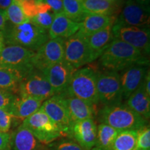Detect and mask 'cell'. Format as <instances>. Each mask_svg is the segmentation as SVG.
<instances>
[{
    "instance_id": "cell-3",
    "label": "cell",
    "mask_w": 150,
    "mask_h": 150,
    "mask_svg": "<svg viewBox=\"0 0 150 150\" xmlns=\"http://www.w3.org/2000/svg\"><path fill=\"white\" fill-rule=\"evenodd\" d=\"M99 120L119 131L138 130L147 125V120L126 104L104 106L99 113Z\"/></svg>"
},
{
    "instance_id": "cell-40",
    "label": "cell",
    "mask_w": 150,
    "mask_h": 150,
    "mask_svg": "<svg viewBox=\"0 0 150 150\" xmlns=\"http://www.w3.org/2000/svg\"><path fill=\"white\" fill-rule=\"evenodd\" d=\"M14 0H0V10L6 11L11 4L13 2Z\"/></svg>"
},
{
    "instance_id": "cell-37",
    "label": "cell",
    "mask_w": 150,
    "mask_h": 150,
    "mask_svg": "<svg viewBox=\"0 0 150 150\" xmlns=\"http://www.w3.org/2000/svg\"><path fill=\"white\" fill-rule=\"evenodd\" d=\"M11 135L8 133H4L0 131V150H9L10 146Z\"/></svg>"
},
{
    "instance_id": "cell-11",
    "label": "cell",
    "mask_w": 150,
    "mask_h": 150,
    "mask_svg": "<svg viewBox=\"0 0 150 150\" xmlns=\"http://www.w3.org/2000/svg\"><path fill=\"white\" fill-rule=\"evenodd\" d=\"M64 60L76 70L90 63L86 37L79 31L65 39Z\"/></svg>"
},
{
    "instance_id": "cell-4",
    "label": "cell",
    "mask_w": 150,
    "mask_h": 150,
    "mask_svg": "<svg viewBox=\"0 0 150 150\" xmlns=\"http://www.w3.org/2000/svg\"><path fill=\"white\" fill-rule=\"evenodd\" d=\"M97 72L92 67H86L76 70L67 89L63 93L77 97L92 105L99 103L97 91Z\"/></svg>"
},
{
    "instance_id": "cell-25",
    "label": "cell",
    "mask_w": 150,
    "mask_h": 150,
    "mask_svg": "<svg viewBox=\"0 0 150 150\" xmlns=\"http://www.w3.org/2000/svg\"><path fill=\"white\" fill-rule=\"evenodd\" d=\"M84 11L90 14L113 16L117 10V4L106 0H81Z\"/></svg>"
},
{
    "instance_id": "cell-8",
    "label": "cell",
    "mask_w": 150,
    "mask_h": 150,
    "mask_svg": "<svg viewBox=\"0 0 150 150\" xmlns=\"http://www.w3.org/2000/svg\"><path fill=\"white\" fill-rule=\"evenodd\" d=\"M18 94L20 97H32L42 102L56 95L42 72L35 68L22 80Z\"/></svg>"
},
{
    "instance_id": "cell-41",
    "label": "cell",
    "mask_w": 150,
    "mask_h": 150,
    "mask_svg": "<svg viewBox=\"0 0 150 150\" xmlns=\"http://www.w3.org/2000/svg\"><path fill=\"white\" fill-rule=\"evenodd\" d=\"M138 3H139L140 5L143 6L149 10V5H150V0H136Z\"/></svg>"
},
{
    "instance_id": "cell-27",
    "label": "cell",
    "mask_w": 150,
    "mask_h": 150,
    "mask_svg": "<svg viewBox=\"0 0 150 150\" xmlns=\"http://www.w3.org/2000/svg\"><path fill=\"white\" fill-rule=\"evenodd\" d=\"M136 139L137 130L119 131L114 140L111 150H135Z\"/></svg>"
},
{
    "instance_id": "cell-23",
    "label": "cell",
    "mask_w": 150,
    "mask_h": 150,
    "mask_svg": "<svg viewBox=\"0 0 150 150\" xmlns=\"http://www.w3.org/2000/svg\"><path fill=\"white\" fill-rule=\"evenodd\" d=\"M126 105L136 113L147 120L150 117V97L141 86L127 99Z\"/></svg>"
},
{
    "instance_id": "cell-39",
    "label": "cell",
    "mask_w": 150,
    "mask_h": 150,
    "mask_svg": "<svg viewBox=\"0 0 150 150\" xmlns=\"http://www.w3.org/2000/svg\"><path fill=\"white\" fill-rule=\"evenodd\" d=\"M7 22H8V20H7L6 16L5 11L0 10V36L6 27Z\"/></svg>"
},
{
    "instance_id": "cell-10",
    "label": "cell",
    "mask_w": 150,
    "mask_h": 150,
    "mask_svg": "<svg viewBox=\"0 0 150 150\" xmlns=\"http://www.w3.org/2000/svg\"><path fill=\"white\" fill-rule=\"evenodd\" d=\"M64 40L63 38L50 39L35 53L32 64L42 72L47 67L64 59Z\"/></svg>"
},
{
    "instance_id": "cell-28",
    "label": "cell",
    "mask_w": 150,
    "mask_h": 150,
    "mask_svg": "<svg viewBox=\"0 0 150 150\" xmlns=\"http://www.w3.org/2000/svg\"><path fill=\"white\" fill-rule=\"evenodd\" d=\"M63 7L65 16L78 23H81L88 14L84 11L81 0H63Z\"/></svg>"
},
{
    "instance_id": "cell-16",
    "label": "cell",
    "mask_w": 150,
    "mask_h": 150,
    "mask_svg": "<svg viewBox=\"0 0 150 150\" xmlns=\"http://www.w3.org/2000/svg\"><path fill=\"white\" fill-rule=\"evenodd\" d=\"M97 127L93 119H86L73 124L70 136L86 150H91L97 139Z\"/></svg>"
},
{
    "instance_id": "cell-1",
    "label": "cell",
    "mask_w": 150,
    "mask_h": 150,
    "mask_svg": "<svg viewBox=\"0 0 150 150\" xmlns=\"http://www.w3.org/2000/svg\"><path fill=\"white\" fill-rule=\"evenodd\" d=\"M99 63L105 70L119 72L131 65H149V59L140 50L113 38L99 57Z\"/></svg>"
},
{
    "instance_id": "cell-2",
    "label": "cell",
    "mask_w": 150,
    "mask_h": 150,
    "mask_svg": "<svg viewBox=\"0 0 150 150\" xmlns=\"http://www.w3.org/2000/svg\"><path fill=\"white\" fill-rule=\"evenodd\" d=\"M1 36L4 45L20 46L35 52L50 40L47 30L30 20L19 25H6Z\"/></svg>"
},
{
    "instance_id": "cell-32",
    "label": "cell",
    "mask_w": 150,
    "mask_h": 150,
    "mask_svg": "<svg viewBox=\"0 0 150 150\" xmlns=\"http://www.w3.org/2000/svg\"><path fill=\"white\" fill-rule=\"evenodd\" d=\"M16 1L21 6L24 15L28 19H31L38 13V3L35 0H28V1L16 0Z\"/></svg>"
},
{
    "instance_id": "cell-38",
    "label": "cell",
    "mask_w": 150,
    "mask_h": 150,
    "mask_svg": "<svg viewBox=\"0 0 150 150\" xmlns=\"http://www.w3.org/2000/svg\"><path fill=\"white\" fill-rule=\"evenodd\" d=\"M142 86L146 94L150 97V74L149 70H148L147 74L145 76V78L142 81Z\"/></svg>"
},
{
    "instance_id": "cell-15",
    "label": "cell",
    "mask_w": 150,
    "mask_h": 150,
    "mask_svg": "<svg viewBox=\"0 0 150 150\" xmlns=\"http://www.w3.org/2000/svg\"><path fill=\"white\" fill-rule=\"evenodd\" d=\"M148 66L149 65L147 64H136L120 71L119 74L122 99L127 100L131 94L141 86L149 70Z\"/></svg>"
},
{
    "instance_id": "cell-36",
    "label": "cell",
    "mask_w": 150,
    "mask_h": 150,
    "mask_svg": "<svg viewBox=\"0 0 150 150\" xmlns=\"http://www.w3.org/2000/svg\"><path fill=\"white\" fill-rule=\"evenodd\" d=\"M43 1L50 6L55 14L63 12V0H44Z\"/></svg>"
},
{
    "instance_id": "cell-13",
    "label": "cell",
    "mask_w": 150,
    "mask_h": 150,
    "mask_svg": "<svg viewBox=\"0 0 150 150\" xmlns=\"http://www.w3.org/2000/svg\"><path fill=\"white\" fill-rule=\"evenodd\" d=\"M76 69L64 59L42 71L56 95L63 93L67 89Z\"/></svg>"
},
{
    "instance_id": "cell-34",
    "label": "cell",
    "mask_w": 150,
    "mask_h": 150,
    "mask_svg": "<svg viewBox=\"0 0 150 150\" xmlns=\"http://www.w3.org/2000/svg\"><path fill=\"white\" fill-rule=\"evenodd\" d=\"M12 115L10 112L2 108H0V131L8 133L11 127L13 120Z\"/></svg>"
},
{
    "instance_id": "cell-18",
    "label": "cell",
    "mask_w": 150,
    "mask_h": 150,
    "mask_svg": "<svg viewBox=\"0 0 150 150\" xmlns=\"http://www.w3.org/2000/svg\"><path fill=\"white\" fill-rule=\"evenodd\" d=\"M113 24H110L98 32L86 37L89 52L90 63L100 57L113 39L112 33V27Z\"/></svg>"
},
{
    "instance_id": "cell-9",
    "label": "cell",
    "mask_w": 150,
    "mask_h": 150,
    "mask_svg": "<svg viewBox=\"0 0 150 150\" xmlns=\"http://www.w3.org/2000/svg\"><path fill=\"white\" fill-rule=\"evenodd\" d=\"M113 38L121 40L149 55L150 50L149 27H137L113 24L112 27Z\"/></svg>"
},
{
    "instance_id": "cell-33",
    "label": "cell",
    "mask_w": 150,
    "mask_h": 150,
    "mask_svg": "<svg viewBox=\"0 0 150 150\" xmlns=\"http://www.w3.org/2000/svg\"><path fill=\"white\" fill-rule=\"evenodd\" d=\"M16 96L11 92L0 88V108L9 112Z\"/></svg>"
},
{
    "instance_id": "cell-30",
    "label": "cell",
    "mask_w": 150,
    "mask_h": 150,
    "mask_svg": "<svg viewBox=\"0 0 150 150\" xmlns=\"http://www.w3.org/2000/svg\"><path fill=\"white\" fill-rule=\"evenodd\" d=\"M135 150H150V129L147 125L137 130Z\"/></svg>"
},
{
    "instance_id": "cell-20",
    "label": "cell",
    "mask_w": 150,
    "mask_h": 150,
    "mask_svg": "<svg viewBox=\"0 0 150 150\" xmlns=\"http://www.w3.org/2000/svg\"><path fill=\"white\" fill-rule=\"evenodd\" d=\"M42 101L29 97H20L17 95L9 112L13 118L23 122L40 109Z\"/></svg>"
},
{
    "instance_id": "cell-35",
    "label": "cell",
    "mask_w": 150,
    "mask_h": 150,
    "mask_svg": "<svg viewBox=\"0 0 150 150\" xmlns=\"http://www.w3.org/2000/svg\"><path fill=\"white\" fill-rule=\"evenodd\" d=\"M54 150H86L74 140L64 139L58 142Z\"/></svg>"
},
{
    "instance_id": "cell-17",
    "label": "cell",
    "mask_w": 150,
    "mask_h": 150,
    "mask_svg": "<svg viewBox=\"0 0 150 150\" xmlns=\"http://www.w3.org/2000/svg\"><path fill=\"white\" fill-rule=\"evenodd\" d=\"M59 95L63 97L64 100L72 125L75 122L91 118L93 119L95 114L93 105L89 104L83 99L70 96L65 93H61Z\"/></svg>"
},
{
    "instance_id": "cell-22",
    "label": "cell",
    "mask_w": 150,
    "mask_h": 150,
    "mask_svg": "<svg viewBox=\"0 0 150 150\" xmlns=\"http://www.w3.org/2000/svg\"><path fill=\"white\" fill-rule=\"evenodd\" d=\"M115 20L114 16L88 13L80 23L78 31L83 36L88 37L104 29L109 24H113Z\"/></svg>"
},
{
    "instance_id": "cell-29",
    "label": "cell",
    "mask_w": 150,
    "mask_h": 150,
    "mask_svg": "<svg viewBox=\"0 0 150 150\" xmlns=\"http://www.w3.org/2000/svg\"><path fill=\"white\" fill-rule=\"evenodd\" d=\"M5 14L7 20L13 25H19L29 20L24 15L21 6L16 0H14L10 6L5 11Z\"/></svg>"
},
{
    "instance_id": "cell-26",
    "label": "cell",
    "mask_w": 150,
    "mask_h": 150,
    "mask_svg": "<svg viewBox=\"0 0 150 150\" xmlns=\"http://www.w3.org/2000/svg\"><path fill=\"white\" fill-rule=\"evenodd\" d=\"M22 79L23 77L18 72L0 67V88L16 95Z\"/></svg>"
},
{
    "instance_id": "cell-7",
    "label": "cell",
    "mask_w": 150,
    "mask_h": 150,
    "mask_svg": "<svg viewBox=\"0 0 150 150\" xmlns=\"http://www.w3.org/2000/svg\"><path fill=\"white\" fill-rule=\"evenodd\" d=\"M97 91L99 102L104 106L121 104L122 97L119 72L106 70L97 73Z\"/></svg>"
},
{
    "instance_id": "cell-31",
    "label": "cell",
    "mask_w": 150,
    "mask_h": 150,
    "mask_svg": "<svg viewBox=\"0 0 150 150\" xmlns=\"http://www.w3.org/2000/svg\"><path fill=\"white\" fill-rule=\"evenodd\" d=\"M55 13L52 11H50L44 13H38L31 19H29L33 23L42 29L49 30L53 22Z\"/></svg>"
},
{
    "instance_id": "cell-5",
    "label": "cell",
    "mask_w": 150,
    "mask_h": 150,
    "mask_svg": "<svg viewBox=\"0 0 150 150\" xmlns=\"http://www.w3.org/2000/svg\"><path fill=\"white\" fill-rule=\"evenodd\" d=\"M22 125L33 133L39 142L43 144H50L67 135L40 108L26 118Z\"/></svg>"
},
{
    "instance_id": "cell-45",
    "label": "cell",
    "mask_w": 150,
    "mask_h": 150,
    "mask_svg": "<svg viewBox=\"0 0 150 150\" xmlns=\"http://www.w3.org/2000/svg\"><path fill=\"white\" fill-rule=\"evenodd\" d=\"M19 1H28V0H19Z\"/></svg>"
},
{
    "instance_id": "cell-14",
    "label": "cell",
    "mask_w": 150,
    "mask_h": 150,
    "mask_svg": "<svg viewBox=\"0 0 150 150\" xmlns=\"http://www.w3.org/2000/svg\"><path fill=\"white\" fill-rule=\"evenodd\" d=\"M40 109L70 136L72 122L64 100L61 95H55L44 101Z\"/></svg>"
},
{
    "instance_id": "cell-44",
    "label": "cell",
    "mask_w": 150,
    "mask_h": 150,
    "mask_svg": "<svg viewBox=\"0 0 150 150\" xmlns=\"http://www.w3.org/2000/svg\"><path fill=\"white\" fill-rule=\"evenodd\" d=\"M35 1H36V2H40V1H43L44 0H35Z\"/></svg>"
},
{
    "instance_id": "cell-19",
    "label": "cell",
    "mask_w": 150,
    "mask_h": 150,
    "mask_svg": "<svg viewBox=\"0 0 150 150\" xmlns=\"http://www.w3.org/2000/svg\"><path fill=\"white\" fill-rule=\"evenodd\" d=\"M80 28V23L68 18L64 13L55 14L51 27L48 30L50 39H66L75 34Z\"/></svg>"
},
{
    "instance_id": "cell-24",
    "label": "cell",
    "mask_w": 150,
    "mask_h": 150,
    "mask_svg": "<svg viewBox=\"0 0 150 150\" xmlns=\"http://www.w3.org/2000/svg\"><path fill=\"white\" fill-rule=\"evenodd\" d=\"M119 131L109 125L101 123L97 127V139L91 150H111L114 140Z\"/></svg>"
},
{
    "instance_id": "cell-43",
    "label": "cell",
    "mask_w": 150,
    "mask_h": 150,
    "mask_svg": "<svg viewBox=\"0 0 150 150\" xmlns=\"http://www.w3.org/2000/svg\"><path fill=\"white\" fill-rule=\"evenodd\" d=\"M106 1H110V2H112V3H114V4H117L120 1V0H106Z\"/></svg>"
},
{
    "instance_id": "cell-21",
    "label": "cell",
    "mask_w": 150,
    "mask_h": 150,
    "mask_svg": "<svg viewBox=\"0 0 150 150\" xmlns=\"http://www.w3.org/2000/svg\"><path fill=\"white\" fill-rule=\"evenodd\" d=\"M38 143L33 133L22 124L11 136L10 146L13 150H37Z\"/></svg>"
},
{
    "instance_id": "cell-12",
    "label": "cell",
    "mask_w": 150,
    "mask_h": 150,
    "mask_svg": "<svg viewBox=\"0 0 150 150\" xmlns=\"http://www.w3.org/2000/svg\"><path fill=\"white\" fill-rule=\"evenodd\" d=\"M149 10L136 0H127L120 14L114 23L137 27H149Z\"/></svg>"
},
{
    "instance_id": "cell-42",
    "label": "cell",
    "mask_w": 150,
    "mask_h": 150,
    "mask_svg": "<svg viewBox=\"0 0 150 150\" xmlns=\"http://www.w3.org/2000/svg\"><path fill=\"white\" fill-rule=\"evenodd\" d=\"M4 47V42H3V40H2V38L0 36V50L2 48Z\"/></svg>"
},
{
    "instance_id": "cell-6",
    "label": "cell",
    "mask_w": 150,
    "mask_h": 150,
    "mask_svg": "<svg viewBox=\"0 0 150 150\" xmlns=\"http://www.w3.org/2000/svg\"><path fill=\"white\" fill-rule=\"evenodd\" d=\"M35 52L16 45H7L0 50V67L18 72L23 79L34 69L32 59Z\"/></svg>"
}]
</instances>
